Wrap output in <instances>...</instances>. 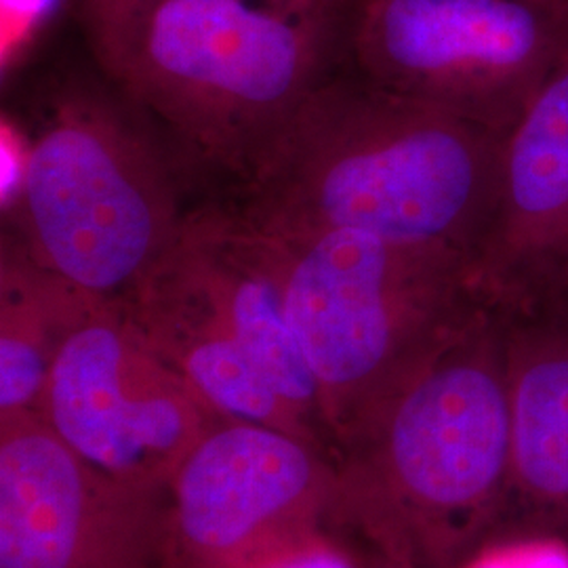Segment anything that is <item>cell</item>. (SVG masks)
<instances>
[{"mask_svg": "<svg viewBox=\"0 0 568 568\" xmlns=\"http://www.w3.org/2000/svg\"><path fill=\"white\" fill-rule=\"evenodd\" d=\"M568 55V0H345L342 70L508 135Z\"/></svg>", "mask_w": 568, "mask_h": 568, "instance_id": "6", "label": "cell"}, {"mask_svg": "<svg viewBox=\"0 0 568 568\" xmlns=\"http://www.w3.org/2000/svg\"><path fill=\"white\" fill-rule=\"evenodd\" d=\"M267 236L281 255L288 318L339 459L394 387L488 307L474 260L448 246L361 232Z\"/></svg>", "mask_w": 568, "mask_h": 568, "instance_id": "5", "label": "cell"}, {"mask_svg": "<svg viewBox=\"0 0 568 568\" xmlns=\"http://www.w3.org/2000/svg\"><path fill=\"white\" fill-rule=\"evenodd\" d=\"M506 135L349 70L310 91L215 196L272 236L361 232L471 260L487 234Z\"/></svg>", "mask_w": 568, "mask_h": 568, "instance_id": "1", "label": "cell"}, {"mask_svg": "<svg viewBox=\"0 0 568 568\" xmlns=\"http://www.w3.org/2000/svg\"><path fill=\"white\" fill-rule=\"evenodd\" d=\"M474 283L488 307L508 316L567 302L568 55L506 135Z\"/></svg>", "mask_w": 568, "mask_h": 568, "instance_id": "10", "label": "cell"}, {"mask_svg": "<svg viewBox=\"0 0 568 568\" xmlns=\"http://www.w3.org/2000/svg\"><path fill=\"white\" fill-rule=\"evenodd\" d=\"M504 316L511 471L497 532L568 539V307Z\"/></svg>", "mask_w": 568, "mask_h": 568, "instance_id": "13", "label": "cell"}, {"mask_svg": "<svg viewBox=\"0 0 568 568\" xmlns=\"http://www.w3.org/2000/svg\"><path fill=\"white\" fill-rule=\"evenodd\" d=\"M457 568H568V539L541 530H504Z\"/></svg>", "mask_w": 568, "mask_h": 568, "instance_id": "16", "label": "cell"}, {"mask_svg": "<svg viewBox=\"0 0 568 568\" xmlns=\"http://www.w3.org/2000/svg\"><path fill=\"white\" fill-rule=\"evenodd\" d=\"M192 187L169 145L119 93L68 84L23 145L13 234L95 302L122 304L178 243Z\"/></svg>", "mask_w": 568, "mask_h": 568, "instance_id": "4", "label": "cell"}, {"mask_svg": "<svg viewBox=\"0 0 568 568\" xmlns=\"http://www.w3.org/2000/svg\"><path fill=\"white\" fill-rule=\"evenodd\" d=\"M371 541L333 518L278 537L220 568H371Z\"/></svg>", "mask_w": 568, "mask_h": 568, "instance_id": "15", "label": "cell"}, {"mask_svg": "<svg viewBox=\"0 0 568 568\" xmlns=\"http://www.w3.org/2000/svg\"><path fill=\"white\" fill-rule=\"evenodd\" d=\"M41 415L93 466L156 490H164L185 453L222 419L119 304L95 305L61 345Z\"/></svg>", "mask_w": 568, "mask_h": 568, "instance_id": "7", "label": "cell"}, {"mask_svg": "<svg viewBox=\"0 0 568 568\" xmlns=\"http://www.w3.org/2000/svg\"><path fill=\"white\" fill-rule=\"evenodd\" d=\"M562 305H565V307H568V297H567V302H565V304H562ZM558 307H560V305H558Z\"/></svg>", "mask_w": 568, "mask_h": 568, "instance_id": "19", "label": "cell"}, {"mask_svg": "<svg viewBox=\"0 0 568 568\" xmlns=\"http://www.w3.org/2000/svg\"><path fill=\"white\" fill-rule=\"evenodd\" d=\"M119 305L150 347L220 417L281 427L333 453L251 361L180 244Z\"/></svg>", "mask_w": 568, "mask_h": 568, "instance_id": "12", "label": "cell"}, {"mask_svg": "<svg viewBox=\"0 0 568 568\" xmlns=\"http://www.w3.org/2000/svg\"><path fill=\"white\" fill-rule=\"evenodd\" d=\"M164 490L119 480L41 413L0 417V568H161Z\"/></svg>", "mask_w": 568, "mask_h": 568, "instance_id": "9", "label": "cell"}, {"mask_svg": "<svg viewBox=\"0 0 568 568\" xmlns=\"http://www.w3.org/2000/svg\"><path fill=\"white\" fill-rule=\"evenodd\" d=\"M178 244L270 386L333 448L316 377L288 318L274 241L203 199L190 209Z\"/></svg>", "mask_w": 568, "mask_h": 568, "instance_id": "11", "label": "cell"}, {"mask_svg": "<svg viewBox=\"0 0 568 568\" xmlns=\"http://www.w3.org/2000/svg\"><path fill=\"white\" fill-rule=\"evenodd\" d=\"M371 541V568H429L424 558L398 539H368Z\"/></svg>", "mask_w": 568, "mask_h": 568, "instance_id": "17", "label": "cell"}, {"mask_svg": "<svg viewBox=\"0 0 568 568\" xmlns=\"http://www.w3.org/2000/svg\"><path fill=\"white\" fill-rule=\"evenodd\" d=\"M138 0H79V11H81L82 23L84 21L98 20L102 16H108L112 11L124 9Z\"/></svg>", "mask_w": 568, "mask_h": 568, "instance_id": "18", "label": "cell"}, {"mask_svg": "<svg viewBox=\"0 0 568 568\" xmlns=\"http://www.w3.org/2000/svg\"><path fill=\"white\" fill-rule=\"evenodd\" d=\"M148 568H156V567H148Z\"/></svg>", "mask_w": 568, "mask_h": 568, "instance_id": "20", "label": "cell"}, {"mask_svg": "<svg viewBox=\"0 0 568 568\" xmlns=\"http://www.w3.org/2000/svg\"><path fill=\"white\" fill-rule=\"evenodd\" d=\"M511 471L506 316L476 312L394 387L339 455L333 518L457 568L504 523Z\"/></svg>", "mask_w": 568, "mask_h": 568, "instance_id": "3", "label": "cell"}, {"mask_svg": "<svg viewBox=\"0 0 568 568\" xmlns=\"http://www.w3.org/2000/svg\"><path fill=\"white\" fill-rule=\"evenodd\" d=\"M344 16L345 0H138L82 26L112 89L215 196L342 68Z\"/></svg>", "mask_w": 568, "mask_h": 568, "instance_id": "2", "label": "cell"}, {"mask_svg": "<svg viewBox=\"0 0 568 568\" xmlns=\"http://www.w3.org/2000/svg\"><path fill=\"white\" fill-rule=\"evenodd\" d=\"M95 302L42 267L9 232L0 253V417L41 413L61 345Z\"/></svg>", "mask_w": 568, "mask_h": 568, "instance_id": "14", "label": "cell"}, {"mask_svg": "<svg viewBox=\"0 0 568 568\" xmlns=\"http://www.w3.org/2000/svg\"><path fill=\"white\" fill-rule=\"evenodd\" d=\"M339 459L281 427L217 419L164 487L161 568H220L333 516Z\"/></svg>", "mask_w": 568, "mask_h": 568, "instance_id": "8", "label": "cell"}]
</instances>
